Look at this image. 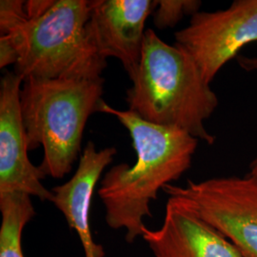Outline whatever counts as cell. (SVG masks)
Instances as JSON below:
<instances>
[{
    "mask_svg": "<svg viewBox=\"0 0 257 257\" xmlns=\"http://www.w3.org/2000/svg\"><path fill=\"white\" fill-rule=\"evenodd\" d=\"M99 111L114 115L128 130L137 153L134 166L121 163L111 167L102 177L97 192L107 225L112 230H126V241L133 243L142 236L144 218L152 217L150 205L159 191L191 168L199 140L180 128L150 123L105 101Z\"/></svg>",
    "mask_w": 257,
    "mask_h": 257,
    "instance_id": "cell-1",
    "label": "cell"
},
{
    "mask_svg": "<svg viewBox=\"0 0 257 257\" xmlns=\"http://www.w3.org/2000/svg\"><path fill=\"white\" fill-rule=\"evenodd\" d=\"M132 82L126 92L128 110L150 123L180 128L208 145L214 143L205 123L219 105L217 94L180 47L146 30L141 61Z\"/></svg>",
    "mask_w": 257,
    "mask_h": 257,
    "instance_id": "cell-2",
    "label": "cell"
},
{
    "mask_svg": "<svg viewBox=\"0 0 257 257\" xmlns=\"http://www.w3.org/2000/svg\"><path fill=\"white\" fill-rule=\"evenodd\" d=\"M104 81L102 76L23 80L20 105L28 148L43 147L38 167L46 176L60 179L71 173L81 152L86 124L104 101Z\"/></svg>",
    "mask_w": 257,
    "mask_h": 257,
    "instance_id": "cell-3",
    "label": "cell"
},
{
    "mask_svg": "<svg viewBox=\"0 0 257 257\" xmlns=\"http://www.w3.org/2000/svg\"><path fill=\"white\" fill-rule=\"evenodd\" d=\"M91 10L89 0H55L42 17L10 35L19 52L15 72L23 79L101 77L107 59L88 35Z\"/></svg>",
    "mask_w": 257,
    "mask_h": 257,
    "instance_id": "cell-4",
    "label": "cell"
},
{
    "mask_svg": "<svg viewBox=\"0 0 257 257\" xmlns=\"http://www.w3.org/2000/svg\"><path fill=\"white\" fill-rule=\"evenodd\" d=\"M237 248L257 257V176L216 177L163 189Z\"/></svg>",
    "mask_w": 257,
    "mask_h": 257,
    "instance_id": "cell-5",
    "label": "cell"
},
{
    "mask_svg": "<svg viewBox=\"0 0 257 257\" xmlns=\"http://www.w3.org/2000/svg\"><path fill=\"white\" fill-rule=\"evenodd\" d=\"M180 47L211 84L239 52L257 42V0H235L227 9L198 12L175 35Z\"/></svg>",
    "mask_w": 257,
    "mask_h": 257,
    "instance_id": "cell-6",
    "label": "cell"
},
{
    "mask_svg": "<svg viewBox=\"0 0 257 257\" xmlns=\"http://www.w3.org/2000/svg\"><path fill=\"white\" fill-rule=\"evenodd\" d=\"M23 80L16 72H6L0 81V195L27 193L41 201L52 202V191L42 184L46 175L28 156L20 105Z\"/></svg>",
    "mask_w": 257,
    "mask_h": 257,
    "instance_id": "cell-7",
    "label": "cell"
},
{
    "mask_svg": "<svg viewBox=\"0 0 257 257\" xmlns=\"http://www.w3.org/2000/svg\"><path fill=\"white\" fill-rule=\"evenodd\" d=\"M157 0H92L87 31L98 54L117 58L131 80L138 73L145 23Z\"/></svg>",
    "mask_w": 257,
    "mask_h": 257,
    "instance_id": "cell-8",
    "label": "cell"
},
{
    "mask_svg": "<svg viewBox=\"0 0 257 257\" xmlns=\"http://www.w3.org/2000/svg\"><path fill=\"white\" fill-rule=\"evenodd\" d=\"M155 257H243L230 241L173 197L160 228L142 231Z\"/></svg>",
    "mask_w": 257,
    "mask_h": 257,
    "instance_id": "cell-9",
    "label": "cell"
},
{
    "mask_svg": "<svg viewBox=\"0 0 257 257\" xmlns=\"http://www.w3.org/2000/svg\"><path fill=\"white\" fill-rule=\"evenodd\" d=\"M116 154L114 147L98 151L92 141L88 142L73 177L52 189V203L64 215L70 229L78 235L85 257H105L104 248L92 238L90 210L96 184Z\"/></svg>",
    "mask_w": 257,
    "mask_h": 257,
    "instance_id": "cell-10",
    "label": "cell"
},
{
    "mask_svg": "<svg viewBox=\"0 0 257 257\" xmlns=\"http://www.w3.org/2000/svg\"><path fill=\"white\" fill-rule=\"evenodd\" d=\"M0 257H24L22 232L37 212L27 193H10L0 195Z\"/></svg>",
    "mask_w": 257,
    "mask_h": 257,
    "instance_id": "cell-11",
    "label": "cell"
},
{
    "mask_svg": "<svg viewBox=\"0 0 257 257\" xmlns=\"http://www.w3.org/2000/svg\"><path fill=\"white\" fill-rule=\"evenodd\" d=\"M201 6L199 0H157L153 13L154 24L158 30L175 27L185 16L192 18L200 12Z\"/></svg>",
    "mask_w": 257,
    "mask_h": 257,
    "instance_id": "cell-12",
    "label": "cell"
},
{
    "mask_svg": "<svg viewBox=\"0 0 257 257\" xmlns=\"http://www.w3.org/2000/svg\"><path fill=\"white\" fill-rule=\"evenodd\" d=\"M28 22L25 1L1 0L0 1V34L10 36L17 33Z\"/></svg>",
    "mask_w": 257,
    "mask_h": 257,
    "instance_id": "cell-13",
    "label": "cell"
},
{
    "mask_svg": "<svg viewBox=\"0 0 257 257\" xmlns=\"http://www.w3.org/2000/svg\"><path fill=\"white\" fill-rule=\"evenodd\" d=\"M19 61V52L9 36H0V68L16 65Z\"/></svg>",
    "mask_w": 257,
    "mask_h": 257,
    "instance_id": "cell-14",
    "label": "cell"
},
{
    "mask_svg": "<svg viewBox=\"0 0 257 257\" xmlns=\"http://www.w3.org/2000/svg\"><path fill=\"white\" fill-rule=\"evenodd\" d=\"M55 0H28L25 1V11L28 20L37 19L42 17L50 9Z\"/></svg>",
    "mask_w": 257,
    "mask_h": 257,
    "instance_id": "cell-15",
    "label": "cell"
},
{
    "mask_svg": "<svg viewBox=\"0 0 257 257\" xmlns=\"http://www.w3.org/2000/svg\"><path fill=\"white\" fill-rule=\"evenodd\" d=\"M237 61H238L239 66L243 70L247 72H257V56L238 55ZM248 175L257 176V156L250 162Z\"/></svg>",
    "mask_w": 257,
    "mask_h": 257,
    "instance_id": "cell-16",
    "label": "cell"
}]
</instances>
